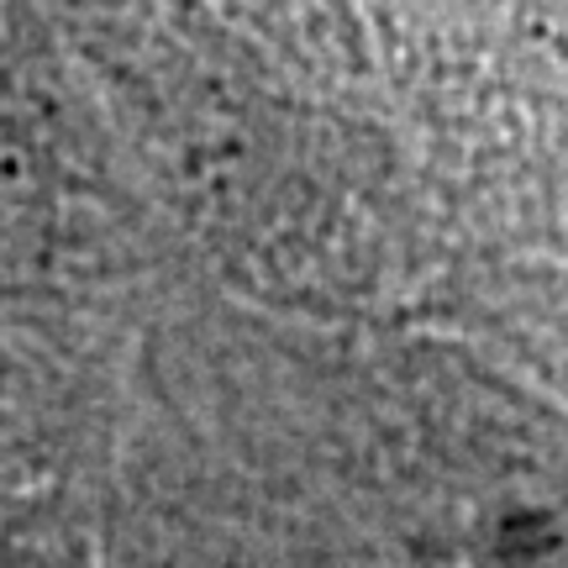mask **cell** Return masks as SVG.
Masks as SVG:
<instances>
[{"label":"cell","instance_id":"1","mask_svg":"<svg viewBox=\"0 0 568 568\" xmlns=\"http://www.w3.org/2000/svg\"><path fill=\"white\" fill-rule=\"evenodd\" d=\"M48 237V184L27 142L0 122V290H17L42 258Z\"/></svg>","mask_w":568,"mask_h":568},{"label":"cell","instance_id":"2","mask_svg":"<svg viewBox=\"0 0 568 568\" xmlns=\"http://www.w3.org/2000/svg\"><path fill=\"white\" fill-rule=\"evenodd\" d=\"M0 568H90V548L59 510H0Z\"/></svg>","mask_w":568,"mask_h":568}]
</instances>
